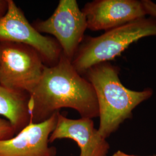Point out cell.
<instances>
[{
    "label": "cell",
    "instance_id": "cell-1",
    "mask_svg": "<svg viewBox=\"0 0 156 156\" xmlns=\"http://www.w3.org/2000/svg\"><path fill=\"white\" fill-rule=\"evenodd\" d=\"M80 75L62 54L53 66H45L39 83L29 95L31 122H42L64 108L75 109L82 118L99 117L94 89Z\"/></svg>",
    "mask_w": 156,
    "mask_h": 156
},
{
    "label": "cell",
    "instance_id": "cell-2",
    "mask_svg": "<svg viewBox=\"0 0 156 156\" xmlns=\"http://www.w3.org/2000/svg\"><path fill=\"white\" fill-rule=\"evenodd\" d=\"M119 68L104 62L90 68L86 73L95 90L98 108L100 126L98 131L104 138L115 132L133 111L150 98L151 89L134 91L126 88L119 76Z\"/></svg>",
    "mask_w": 156,
    "mask_h": 156
},
{
    "label": "cell",
    "instance_id": "cell-3",
    "mask_svg": "<svg viewBox=\"0 0 156 156\" xmlns=\"http://www.w3.org/2000/svg\"><path fill=\"white\" fill-rule=\"evenodd\" d=\"M156 37V18L143 17L90 37L77 50L72 64L80 74L97 64L115 58L133 42L146 37Z\"/></svg>",
    "mask_w": 156,
    "mask_h": 156
},
{
    "label": "cell",
    "instance_id": "cell-4",
    "mask_svg": "<svg viewBox=\"0 0 156 156\" xmlns=\"http://www.w3.org/2000/svg\"><path fill=\"white\" fill-rule=\"evenodd\" d=\"M42 60L39 53L30 46L0 42V85L30 94L44 72Z\"/></svg>",
    "mask_w": 156,
    "mask_h": 156
},
{
    "label": "cell",
    "instance_id": "cell-5",
    "mask_svg": "<svg viewBox=\"0 0 156 156\" xmlns=\"http://www.w3.org/2000/svg\"><path fill=\"white\" fill-rule=\"evenodd\" d=\"M34 27L40 33L55 36L62 55L72 62L87 25L76 1L60 0L53 15L46 20L37 22Z\"/></svg>",
    "mask_w": 156,
    "mask_h": 156
},
{
    "label": "cell",
    "instance_id": "cell-6",
    "mask_svg": "<svg viewBox=\"0 0 156 156\" xmlns=\"http://www.w3.org/2000/svg\"><path fill=\"white\" fill-rule=\"evenodd\" d=\"M7 1V10L0 17V42L28 45L37 50L43 60L56 64L62 55L60 46L52 38L42 35L31 26L13 1Z\"/></svg>",
    "mask_w": 156,
    "mask_h": 156
},
{
    "label": "cell",
    "instance_id": "cell-7",
    "mask_svg": "<svg viewBox=\"0 0 156 156\" xmlns=\"http://www.w3.org/2000/svg\"><path fill=\"white\" fill-rule=\"evenodd\" d=\"M82 11L92 31H106L147 15L142 1L137 0H95Z\"/></svg>",
    "mask_w": 156,
    "mask_h": 156
},
{
    "label": "cell",
    "instance_id": "cell-8",
    "mask_svg": "<svg viewBox=\"0 0 156 156\" xmlns=\"http://www.w3.org/2000/svg\"><path fill=\"white\" fill-rule=\"evenodd\" d=\"M58 112L41 123L30 122L11 139L0 140V156H56V147L49 146Z\"/></svg>",
    "mask_w": 156,
    "mask_h": 156
},
{
    "label": "cell",
    "instance_id": "cell-9",
    "mask_svg": "<svg viewBox=\"0 0 156 156\" xmlns=\"http://www.w3.org/2000/svg\"><path fill=\"white\" fill-rule=\"evenodd\" d=\"M74 140L80 150L79 156H107L109 145L95 129L92 119H71L59 112L56 127L49 137V142L60 139Z\"/></svg>",
    "mask_w": 156,
    "mask_h": 156
},
{
    "label": "cell",
    "instance_id": "cell-10",
    "mask_svg": "<svg viewBox=\"0 0 156 156\" xmlns=\"http://www.w3.org/2000/svg\"><path fill=\"white\" fill-rule=\"evenodd\" d=\"M29 94L0 85V115L11 123L16 134L31 122L28 109Z\"/></svg>",
    "mask_w": 156,
    "mask_h": 156
},
{
    "label": "cell",
    "instance_id": "cell-11",
    "mask_svg": "<svg viewBox=\"0 0 156 156\" xmlns=\"http://www.w3.org/2000/svg\"><path fill=\"white\" fill-rule=\"evenodd\" d=\"M16 134L15 128L8 120L0 118V140H9Z\"/></svg>",
    "mask_w": 156,
    "mask_h": 156
},
{
    "label": "cell",
    "instance_id": "cell-12",
    "mask_svg": "<svg viewBox=\"0 0 156 156\" xmlns=\"http://www.w3.org/2000/svg\"><path fill=\"white\" fill-rule=\"evenodd\" d=\"M142 2L147 15L156 18V3L151 0H143Z\"/></svg>",
    "mask_w": 156,
    "mask_h": 156
},
{
    "label": "cell",
    "instance_id": "cell-13",
    "mask_svg": "<svg viewBox=\"0 0 156 156\" xmlns=\"http://www.w3.org/2000/svg\"><path fill=\"white\" fill-rule=\"evenodd\" d=\"M8 7L7 1H0V17L3 16L5 13Z\"/></svg>",
    "mask_w": 156,
    "mask_h": 156
},
{
    "label": "cell",
    "instance_id": "cell-14",
    "mask_svg": "<svg viewBox=\"0 0 156 156\" xmlns=\"http://www.w3.org/2000/svg\"><path fill=\"white\" fill-rule=\"evenodd\" d=\"M112 156H133V155H129V154H127L124 153H123L122 151H117L116 153H115ZM156 156V155H154V156Z\"/></svg>",
    "mask_w": 156,
    "mask_h": 156
}]
</instances>
